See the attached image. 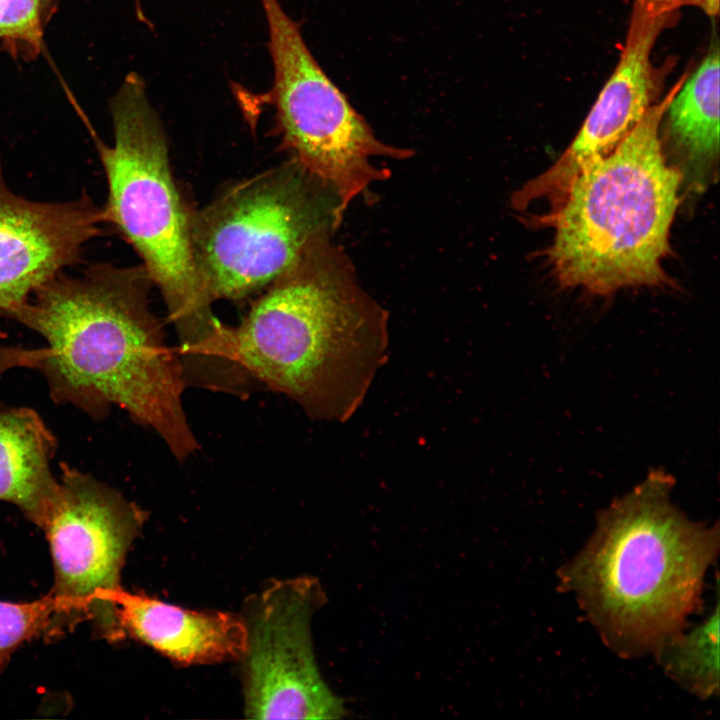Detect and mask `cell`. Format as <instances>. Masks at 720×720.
I'll return each mask as SVG.
<instances>
[{
	"mask_svg": "<svg viewBox=\"0 0 720 720\" xmlns=\"http://www.w3.org/2000/svg\"><path fill=\"white\" fill-rule=\"evenodd\" d=\"M152 286L142 265L94 263L79 277L59 273L5 315L39 334L44 345L0 347V372L39 371L54 402L94 420L117 406L156 432L182 462L199 444L182 404L181 363L150 309Z\"/></svg>",
	"mask_w": 720,
	"mask_h": 720,
	"instance_id": "obj_1",
	"label": "cell"
},
{
	"mask_svg": "<svg viewBox=\"0 0 720 720\" xmlns=\"http://www.w3.org/2000/svg\"><path fill=\"white\" fill-rule=\"evenodd\" d=\"M333 236L315 240L238 326L233 362L312 419L345 422L387 361L389 315Z\"/></svg>",
	"mask_w": 720,
	"mask_h": 720,
	"instance_id": "obj_2",
	"label": "cell"
},
{
	"mask_svg": "<svg viewBox=\"0 0 720 720\" xmlns=\"http://www.w3.org/2000/svg\"><path fill=\"white\" fill-rule=\"evenodd\" d=\"M662 470L600 511L584 547L559 570L606 646L618 656L654 654L701 608L719 528L690 520L671 501Z\"/></svg>",
	"mask_w": 720,
	"mask_h": 720,
	"instance_id": "obj_3",
	"label": "cell"
},
{
	"mask_svg": "<svg viewBox=\"0 0 720 720\" xmlns=\"http://www.w3.org/2000/svg\"><path fill=\"white\" fill-rule=\"evenodd\" d=\"M114 142L95 139L106 176L104 223L135 250L166 305L176 353L189 383L208 384L230 368L226 324L199 277L191 245L192 211L174 181L167 137L144 80L129 73L110 103Z\"/></svg>",
	"mask_w": 720,
	"mask_h": 720,
	"instance_id": "obj_4",
	"label": "cell"
},
{
	"mask_svg": "<svg viewBox=\"0 0 720 720\" xmlns=\"http://www.w3.org/2000/svg\"><path fill=\"white\" fill-rule=\"evenodd\" d=\"M683 75L608 156L572 183L543 218L555 233L546 251L561 287L609 296L623 288L671 283L662 267L682 175L664 156L660 127Z\"/></svg>",
	"mask_w": 720,
	"mask_h": 720,
	"instance_id": "obj_5",
	"label": "cell"
},
{
	"mask_svg": "<svg viewBox=\"0 0 720 720\" xmlns=\"http://www.w3.org/2000/svg\"><path fill=\"white\" fill-rule=\"evenodd\" d=\"M344 213L334 190L293 159L233 185L192 212L191 245L204 289L213 302L265 289L311 243L333 236Z\"/></svg>",
	"mask_w": 720,
	"mask_h": 720,
	"instance_id": "obj_6",
	"label": "cell"
},
{
	"mask_svg": "<svg viewBox=\"0 0 720 720\" xmlns=\"http://www.w3.org/2000/svg\"><path fill=\"white\" fill-rule=\"evenodd\" d=\"M262 9L268 28L273 80L265 95L275 110L281 149L334 190L346 211L391 173L373 158L409 159L414 151L379 140L310 52L299 26L278 0Z\"/></svg>",
	"mask_w": 720,
	"mask_h": 720,
	"instance_id": "obj_7",
	"label": "cell"
},
{
	"mask_svg": "<svg viewBox=\"0 0 720 720\" xmlns=\"http://www.w3.org/2000/svg\"><path fill=\"white\" fill-rule=\"evenodd\" d=\"M326 602L319 580H273L246 601L240 657L244 712L251 719H343L345 700L318 667L312 620Z\"/></svg>",
	"mask_w": 720,
	"mask_h": 720,
	"instance_id": "obj_8",
	"label": "cell"
},
{
	"mask_svg": "<svg viewBox=\"0 0 720 720\" xmlns=\"http://www.w3.org/2000/svg\"><path fill=\"white\" fill-rule=\"evenodd\" d=\"M58 496L43 528L55 570L56 612L48 636L92 620L97 596L120 586L145 512L117 490L62 462Z\"/></svg>",
	"mask_w": 720,
	"mask_h": 720,
	"instance_id": "obj_9",
	"label": "cell"
},
{
	"mask_svg": "<svg viewBox=\"0 0 720 720\" xmlns=\"http://www.w3.org/2000/svg\"><path fill=\"white\" fill-rule=\"evenodd\" d=\"M679 9L634 0L619 61L570 146L548 170L514 195L526 208L545 200L554 212L575 179L594 162L611 154L657 102L665 71L652 62L659 36L679 18Z\"/></svg>",
	"mask_w": 720,
	"mask_h": 720,
	"instance_id": "obj_10",
	"label": "cell"
},
{
	"mask_svg": "<svg viewBox=\"0 0 720 720\" xmlns=\"http://www.w3.org/2000/svg\"><path fill=\"white\" fill-rule=\"evenodd\" d=\"M102 207L83 191L66 202H39L7 185L0 153V316L82 259L102 233Z\"/></svg>",
	"mask_w": 720,
	"mask_h": 720,
	"instance_id": "obj_11",
	"label": "cell"
},
{
	"mask_svg": "<svg viewBox=\"0 0 720 720\" xmlns=\"http://www.w3.org/2000/svg\"><path fill=\"white\" fill-rule=\"evenodd\" d=\"M92 621L109 640H139L182 664H208L240 659L245 645L241 615L192 611L133 594L121 586L97 596Z\"/></svg>",
	"mask_w": 720,
	"mask_h": 720,
	"instance_id": "obj_12",
	"label": "cell"
},
{
	"mask_svg": "<svg viewBox=\"0 0 720 720\" xmlns=\"http://www.w3.org/2000/svg\"><path fill=\"white\" fill-rule=\"evenodd\" d=\"M56 451L55 435L35 410L0 405V500L41 529L58 496L51 470Z\"/></svg>",
	"mask_w": 720,
	"mask_h": 720,
	"instance_id": "obj_13",
	"label": "cell"
},
{
	"mask_svg": "<svg viewBox=\"0 0 720 720\" xmlns=\"http://www.w3.org/2000/svg\"><path fill=\"white\" fill-rule=\"evenodd\" d=\"M669 131L693 164H710L719 153V42L713 34L705 57L686 76L666 109Z\"/></svg>",
	"mask_w": 720,
	"mask_h": 720,
	"instance_id": "obj_14",
	"label": "cell"
},
{
	"mask_svg": "<svg viewBox=\"0 0 720 720\" xmlns=\"http://www.w3.org/2000/svg\"><path fill=\"white\" fill-rule=\"evenodd\" d=\"M664 673L694 696L719 694V603L701 624L666 640L653 654Z\"/></svg>",
	"mask_w": 720,
	"mask_h": 720,
	"instance_id": "obj_15",
	"label": "cell"
},
{
	"mask_svg": "<svg viewBox=\"0 0 720 720\" xmlns=\"http://www.w3.org/2000/svg\"><path fill=\"white\" fill-rule=\"evenodd\" d=\"M55 612L52 592L28 603L0 601V672L22 642L42 633L48 636Z\"/></svg>",
	"mask_w": 720,
	"mask_h": 720,
	"instance_id": "obj_16",
	"label": "cell"
},
{
	"mask_svg": "<svg viewBox=\"0 0 720 720\" xmlns=\"http://www.w3.org/2000/svg\"><path fill=\"white\" fill-rule=\"evenodd\" d=\"M41 0H0V41L11 56L35 59L42 47Z\"/></svg>",
	"mask_w": 720,
	"mask_h": 720,
	"instance_id": "obj_17",
	"label": "cell"
},
{
	"mask_svg": "<svg viewBox=\"0 0 720 720\" xmlns=\"http://www.w3.org/2000/svg\"><path fill=\"white\" fill-rule=\"evenodd\" d=\"M666 7L679 9L692 6L702 10L707 16L716 17L719 13V0H649Z\"/></svg>",
	"mask_w": 720,
	"mask_h": 720,
	"instance_id": "obj_18",
	"label": "cell"
},
{
	"mask_svg": "<svg viewBox=\"0 0 720 720\" xmlns=\"http://www.w3.org/2000/svg\"><path fill=\"white\" fill-rule=\"evenodd\" d=\"M58 0H41V13L44 25L53 15Z\"/></svg>",
	"mask_w": 720,
	"mask_h": 720,
	"instance_id": "obj_19",
	"label": "cell"
},
{
	"mask_svg": "<svg viewBox=\"0 0 720 720\" xmlns=\"http://www.w3.org/2000/svg\"><path fill=\"white\" fill-rule=\"evenodd\" d=\"M0 338H5V333L0 330Z\"/></svg>",
	"mask_w": 720,
	"mask_h": 720,
	"instance_id": "obj_20",
	"label": "cell"
}]
</instances>
